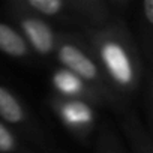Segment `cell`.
<instances>
[{"label": "cell", "instance_id": "9c48e42d", "mask_svg": "<svg viewBox=\"0 0 153 153\" xmlns=\"http://www.w3.org/2000/svg\"><path fill=\"white\" fill-rule=\"evenodd\" d=\"M140 35L144 59L153 62V0H143L140 6Z\"/></svg>", "mask_w": 153, "mask_h": 153}, {"label": "cell", "instance_id": "3957f363", "mask_svg": "<svg viewBox=\"0 0 153 153\" xmlns=\"http://www.w3.org/2000/svg\"><path fill=\"white\" fill-rule=\"evenodd\" d=\"M3 6L8 15L17 24L18 33L23 36L30 51L39 56H50L56 51L60 33L54 30L51 23L27 11L20 3V0L6 2Z\"/></svg>", "mask_w": 153, "mask_h": 153}, {"label": "cell", "instance_id": "8fae6325", "mask_svg": "<svg viewBox=\"0 0 153 153\" xmlns=\"http://www.w3.org/2000/svg\"><path fill=\"white\" fill-rule=\"evenodd\" d=\"M153 81H152V69L150 66L146 68V72H144V78H143V86H144V90H143V95H144V108H146V117H147V131L152 134V128H153V104H152V96H153Z\"/></svg>", "mask_w": 153, "mask_h": 153}, {"label": "cell", "instance_id": "30bf717a", "mask_svg": "<svg viewBox=\"0 0 153 153\" xmlns=\"http://www.w3.org/2000/svg\"><path fill=\"white\" fill-rule=\"evenodd\" d=\"M96 153H126L120 138L110 125H102L98 134Z\"/></svg>", "mask_w": 153, "mask_h": 153}, {"label": "cell", "instance_id": "ba28073f", "mask_svg": "<svg viewBox=\"0 0 153 153\" xmlns=\"http://www.w3.org/2000/svg\"><path fill=\"white\" fill-rule=\"evenodd\" d=\"M0 119L8 125H24L27 122L26 107L5 86H0Z\"/></svg>", "mask_w": 153, "mask_h": 153}, {"label": "cell", "instance_id": "5b68a950", "mask_svg": "<svg viewBox=\"0 0 153 153\" xmlns=\"http://www.w3.org/2000/svg\"><path fill=\"white\" fill-rule=\"evenodd\" d=\"M51 84L54 89V96L62 98V99H80L90 102L92 105L98 107L101 105L98 98L92 93V90L72 72L57 68L51 74Z\"/></svg>", "mask_w": 153, "mask_h": 153}, {"label": "cell", "instance_id": "7a4b0ae2", "mask_svg": "<svg viewBox=\"0 0 153 153\" xmlns=\"http://www.w3.org/2000/svg\"><path fill=\"white\" fill-rule=\"evenodd\" d=\"M54 54L60 63V68L78 76L98 98L101 105H110L114 110L122 111L123 105L111 90L83 35L60 33Z\"/></svg>", "mask_w": 153, "mask_h": 153}, {"label": "cell", "instance_id": "52a82bcc", "mask_svg": "<svg viewBox=\"0 0 153 153\" xmlns=\"http://www.w3.org/2000/svg\"><path fill=\"white\" fill-rule=\"evenodd\" d=\"M0 53L18 60L29 59L32 54L29 45L18 30L3 21H0Z\"/></svg>", "mask_w": 153, "mask_h": 153}, {"label": "cell", "instance_id": "8992f818", "mask_svg": "<svg viewBox=\"0 0 153 153\" xmlns=\"http://www.w3.org/2000/svg\"><path fill=\"white\" fill-rule=\"evenodd\" d=\"M122 131L128 138L132 153H153L152 134L144 128L135 111L128 113L120 122Z\"/></svg>", "mask_w": 153, "mask_h": 153}, {"label": "cell", "instance_id": "7c38bea8", "mask_svg": "<svg viewBox=\"0 0 153 153\" xmlns=\"http://www.w3.org/2000/svg\"><path fill=\"white\" fill-rule=\"evenodd\" d=\"M18 150V140L15 134L0 122V153H14Z\"/></svg>", "mask_w": 153, "mask_h": 153}, {"label": "cell", "instance_id": "6da1fadb", "mask_svg": "<svg viewBox=\"0 0 153 153\" xmlns=\"http://www.w3.org/2000/svg\"><path fill=\"white\" fill-rule=\"evenodd\" d=\"M83 36L111 90L125 105L143 87L146 72L131 30L122 18H113L101 27L84 30Z\"/></svg>", "mask_w": 153, "mask_h": 153}, {"label": "cell", "instance_id": "277c9868", "mask_svg": "<svg viewBox=\"0 0 153 153\" xmlns=\"http://www.w3.org/2000/svg\"><path fill=\"white\" fill-rule=\"evenodd\" d=\"M50 107L59 122L78 140H86L96 126V107L90 102L53 96Z\"/></svg>", "mask_w": 153, "mask_h": 153}]
</instances>
